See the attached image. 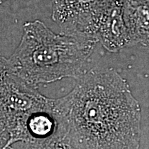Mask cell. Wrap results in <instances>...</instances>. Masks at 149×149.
<instances>
[{"instance_id":"3957f363","label":"cell","mask_w":149,"mask_h":149,"mask_svg":"<svg viewBox=\"0 0 149 149\" xmlns=\"http://www.w3.org/2000/svg\"><path fill=\"white\" fill-rule=\"evenodd\" d=\"M0 89V149L26 139L29 120L37 112L51 108L55 99L48 98L29 84L9 68L1 57Z\"/></svg>"},{"instance_id":"5b68a950","label":"cell","mask_w":149,"mask_h":149,"mask_svg":"<svg viewBox=\"0 0 149 149\" xmlns=\"http://www.w3.org/2000/svg\"><path fill=\"white\" fill-rule=\"evenodd\" d=\"M124 0H113L97 27L95 38L111 53L133 46L124 19Z\"/></svg>"},{"instance_id":"ba28073f","label":"cell","mask_w":149,"mask_h":149,"mask_svg":"<svg viewBox=\"0 0 149 149\" xmlns=\"http://www.w3.org/2000/svg\"><path fill=\"white\" fill-rule=\"evenodd\" d=\"M124 1H143V0H124Z\"/></svg>"},{"instance_id":"9c48e42d","label":"cell","mask_w":149,"mask_h":149,"mask_svg":"<svg viewBox=\"0 0 149 149\" xmlns=\"http://www.w3.org/2000/svg\"><path fill=\"white\" fill-rule=\"evenodd\" d=\"M6 1H7V0H0V2H1V3H2L3 2H5Z\"/></svg>"},{"instance_id":"52a82bcc","label":"cell","mask_w":149,"mask_h":149,"mask_svg":"<svg viewBox=\"0 0 149 149\" xmlns=\"http://www.w3.org/2000/svg\"><path fill=\"white\" fill-rule=\"evenodd\" d=\"M7 149H77L59 128L58 133L44 140L24 141L13 144Z\"/></svg>"},{"instance_id":"8992f818","label":"cell","mask_w":149,"mask_h":149,"mask_svg":"<svg viewBox=\"0 0 149 149\" xmlns=\"http://www.w3.org/2000/svg\"><path fill=\"white\" fill-rule=\"evenodd\" d=\"M124 14L133 46H149V0L124 1Z\"/></svg>"},{"instance_id":"6da1fadb","label":"cell","mask_w":149,"mask_h":149,"mask_svg":"<svg viewBox=\"0 0 149 149\" xmlns=\"http://www.w3.org/2000/svg\"><path fill=\"white\" fill-rule=\"evenodd\" d=\"M59 128L77 149H139L141 108L115 70L86 72L55 99Z\"/></svg>"},{"instance_id":"277c9868","label":"cell","mask_w":149,"mask_h":149,"mask_svg":"<svg viewBox=\"0 0 149 149\" xmlns=\"http://www.w3.org/2000/svg\"><path fill=\"white\" fill-rule=\"evenodd\" d=\"M113 0H52V19L63 33L95 38L100 18ZM98 41V40H97Z\"/></svg>"},{"instance_id":"7a4b0ae2","label":"cell","mask_w":149,"mask_h":149,"mask_svg":"<svg viewBox=\"0 0 149 149\" xmlns=\"http://www.w3.org/2000/svg\"><path fill=\"white\" fill-rule=\"evenodd\" d=\"M97 42L88 37L56 34L35 20L24 24L19 44L6 61L19 77L38 88L64 78L79 79Z\"/></svg>"}]
</instances>
